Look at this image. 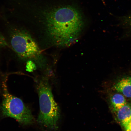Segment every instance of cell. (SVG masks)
<instances>
[{"instance_id": "obj_1", "label": "cell", "mask_w": 131, "mask_h": 131, "mask_svg": "<svg viewBox=\"0 0 131 131\" xmlns=\"http://www.w3.org/2000/svg\"><path fill=\"white\" fill-rule=\"evenodd\" d=\"M41 10V24L53 45L60 47L71 45L78 40L86 27L85 18L76 4L48 3Z\"/></svg>"}, {"instance_id": "obj_2", "label": "cell", "mask_w": 131, "mask_h": 131, "mask_svg": "<svg viewBox=\"0 0 131 131\" xmlns=\"http://www.w3.org/2000/svg\"><path fill=\"white\" fill-rule=\"evenodd\" d=\"M37 90L40 107L38 122L49 130H56L60 117V109L54 99L51 87L46 78H42L39 81Z\"/></svg>"}, {"instance_id": "obj_3", "label": "cell", "mask_w": 131, "mask_h": 131, "mask_svg": "<svg viewBox=\"0 0 131 131\" xmlns=\"http://www.w3.org/2000/svg\"><path fill=\"white\" fill-rule=\"evenodd\" d=\"M3 85V100L0 106L3 116L13 118L24 125L33 123L34 118L30 110L20 98L9 93L5 83Z\"/></svg>"}, {"instance_id": "obj_4", "label": "cell", "mask_w": 131, "mask_h": 131, "mask_svg": "<svg viewBox=\"0 0 131 131\" xmlns=\"http://www.w3.org/2000/svg\"><path fill=\"white\" fill-rule=\"evenodd\" d=\"M10 39L11 46L19 58L26 61H38L40 49L27 31L21 29H14L11 32Z\"/></svg>"}, {"instance_id": "obj_5", "label": "cell", "mask_w": 131, "mask_h": 131, "mask_svg": "<svg viewBox=\"0 0 131 131\" xmlns=\"http://www.w3.org/2000/svg\"><path fill=\"white\" fill-rule=\"evenodd\" d=\"M117 92L126 97L131 98V77H127L119 80L113 86Z\"/></svg>"}, {"instance_id": "obj_6", "label": "cell", "mask_w": 131, "mask_h": 131, "mask_svg": "<svg viewBox=\"0 0 131 131\" xmlns=\"http://www.w3.org/2000/svg\"><path fill=\"white\" fill-rule=\"evenodd\" d=\"M118 120L124 127L131 120V106L128 104L116 112Z\"/></svg>"}, {"instance_id": "obj_7", "label": "cell", "mask_w": 131, "mask_h": 131, "mask_svg": "<svg viewBox=\"0 0 131 131\" xmlns=\"http://www.w3.org/2000/svg\"><path fill=\"white\" fill-rule=\"evenodd\" d=\"M111 103L113 109L115 112L127 104L123 95L119 93L113 95L111 98Z\"/></svg>"}, {"instance_id": "obj_8", "label": "cell", "mask_w": 131, "mask_h": 131, "mask_svg": "<svg viewBox=\"0 0 131 131\" xmlns=\"http://www.w3.org/2000/svg\"><path fill=\"white\" fill-rule=\"evenodd\" d=\"M119 24L122 26L131 29V13L127 15L119 17Z\"/></svg>"}, {"instance_id": "obj_9", "label": "cell", "mask_w": 131, "mask_h": 131, "mask_svg": "<svg viewBox=\"0 0 131 131\" xmlns=\"http://www.w3.org/2000/svg\"><path fill=\"white\" fill-rule=\"evenodd\" d=\"M124 127L125 131H131V120Z\"/></svg>"}, {"instance_id": "obj_10", "label": "cell", "mask_w": 131, "mask_h": 131, "mask_svg": "<svg viewBox=\"0 0 131 131\" xmlns=\"http://www.w3.org/2000/svg\"><path fill=\"white\" fill-rule=\"evenodd\" d=\"M6 43L5 39L2 36H0V46L6 45Z\"/></svg>"}, {"instance_id": "obj_11", "label": "cell", "mask_w": 131, "mask_h": 131, "mask_svg": "<svg viewBox=\"0 0 131 131\" xmlns=\"http://www.w3.org/2000/svg\"><path fill=\"white\" fill-rule=\"evenodd\" d=\"M102 1L104 3V1H103V0H102Z\"/></svg>"}, {"instance_id": "obj_12", "label": "cell", "mask_w": 131, "mask_h": 131, "mask_svg": "<svg viewBox=\"0 0 131 131\" xmlns=\"http://www.w3.org/2000/svg\"><path fill=\"white\" fill-rule=\"evenodd\" d=\"M130 100H131V98H130Z\"/></svg>"}]
</instances>
